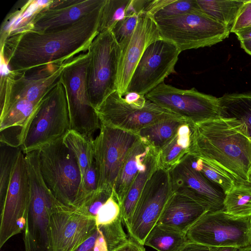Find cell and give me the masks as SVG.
I'll use <instances>...</instances> for the list:
<instances>
[{
    "label": "cell",
    "mask_w": 251,
    "mask_h": 251,
    "mask_svg": "<svg viewBox=\"0 0 251 251\" xmlns=\"http://www.w3.org/2000/svg\"><path fill=\"white\" fill-rule=\"evenodd\" d=\"M97 227L95 217L81 208L60 203L50 218L52 251H74Z\"/></svg>",
    "instance_id": "e0dca14e"
},
{
    "label": "cell",
    "mask_w": 251,
    "mask_h": 251,
    "mask_svg": "<svg viewBox=\"0 0 251 251\" xmlns=\"http://www.w3.org/2000/svg\"><path fill=\"white\" fill-rule=\"evenodd\" d=\"M186 235L190 242L210 247L251 246V217H236L225 210L208 212Z\"/></svg>",
    "instance_id": "30bf717a"
},
{
    "label": "cell",
    "mask_w": 251,
    "mask_h": 251,
    "mask_svg": "<svg viewBox=\"0 0 251 251\" xmlns=\"http://www.w3.org/2000/svg\"><path fill=\"white\" fill-rule=\"evenodd\" d=\"M69 129L65 92L59 79L34 114L21 146L22 150L25 154L37 151L63 137Z\"/></svg>",
    "instance_id": "ba28073f"
},
{
    "label": "cell",
    "mask_w": 251,
    "mask_h": 251,
    "mask_svg": "<svg viewBox=\"0 0 251 251\" xmlns=\"http://www.w3.org/2000/svg\"><path fill=\"white\" fill-rule=\"evenodd\" d=\"M102 6L62 27L43 32L12 31L0 44L1 58L9 71L25 73L50 64H62L86 52L99 33Z\"/></svg>",
    "instance_id": "6da1fadb"
},
{
    "label": "cell",
    "mask_w": 251,
    "mask_h": 251,
    "mask_svg": "<svg viewBox=\"0 0 251 251\" xmlns=\"http://www.w3.org/2000/svg\"><path fill=\"white\" fill-rule=\"evenodd\" d=\"M206 14L230 30L245 0H197Z\"/></svg>",
    "instance_id": "83f0119b"
},
{
    "label": "cell",
    "mask_w": 251,
    "mask_h": 251,
    "mask_svg": "<svg viewBox=\"0 0 251 251\" xmlns=\"http://www.w3.org/2000/svg\"><path fill=\"white\" fill-rule=\"evenodd\" d=\"M249 140L250 141V142H251V137L249 138Z\"/></svg>",
    "instance_id": "bcb514c9"
},
{
    "label": "cell",
    "mask_w": 251,
    "mask_h": 251,
    "mask_svg": "<svg viewBox=\"0 0 251 251\" xmlns=\"http://www.w3.org/2000/svg\"><path fill=\"white\" fill-rule=\"evenodd\" d=\"M21 147L0 142V207L4 201L13 170Z\"/></svg>",
    "instance_id": "d6a6232c"
},
{
    "label": "cell",
    "mask_w": 251,
    "mask_h": 251,
    "mask_svg": "<svg viewBox=\"0 0 251 251\" xmlns=\"http://www.w3.org/2000/svg\"><path fill=\"white\" fill-rule=\"evenodd\" d=\"M66 63L50 64L25 73L8 70L1 78L0 108L20 100L39 104L59 80Z\"/></svg>",
    "instance_id": "9a60e30c"
},
{
    "label": "cell",
    "mask_w": 251,
    "mask_h": 251,
    "mask_svg": "<svg viewBox=\"0 0 251 251\" xmlns=\"http://www.w3.org/2000/svg\"><path fill=\"white\" fill-rule=\"evenodd\" d=\"M234 33L237 35L239 41L251 40V26L240 28Z\"/></svg>",
    "instance_id": "b9f144b4"
},
{
    "label": "cell",
    "mask_w": 251,
    "mask_h": 251,
    "mask_svg": "<svg viewBox=\"0 0 251 251\" xmlns=\"http://www.w3.org/2000/svg\"><path fill=\"white\" fill-rule=\"evenodd\" d=\"M218 99L220 118L230 120L233 126L251 137V92L225 94Z\"/></svg>",
    "instance_id": "7402d4cb"
},
{
    "label": "cell",
    "mask_w": 251,
    "mask_h": 251,
    "mask_svg": "<svg viewBox=\"0 0 251 251\" xmlns=\"http://www.w3.org/2000/svg\"><path fill=\"white\" fill-rule=\"evenodd\" d=\"M145 96L191 123L220 118L218 98L201 93L195 88L181 89L163 82Z\"/></svg>",
    "instance_id": "8fae6325"
},
{
    "label": "cell",
    "mask_w": 251,
    "mask_h": 251,
    "mask_svg": "<svg viewBox=\"0 0 251 251\" xmlns=\"http://www.w3.org/2000/svg\"><path fill=\"white\" fill-rule=\"evenodd\" d=\"M240 248L234 247H213L212 251H240Z\"/></svg>",
    "instance_id": "ee69618b"
},
{
    "label": "cell",
    "mask_w": 251,
    "mask_h": 251,
    "mask_svg": "<svg viewBox=\"0 0 251 251\" xmlns=\"http://www.w3.org/2000/svg\"><path fill=\"white\" fill-rule=\"evenodd\" d=\"M191 166L207 179L220 187L225 194L236 184V181L223 169L207 160L189 154Z\"/></svg>",
    "instance_id": "1f68e13d"
},
{
    "label": "cell",
    "mask_w": 251,
    "mask_h": 251,
    "mask_svg": "<svg viewBox=\"0 0 251 251\" xmlns=\"http://www.w3.org/2000/svg\"><path fill=\"white\" fill-rule=\"evenodd\" d=\"M193 125L185 122L180 126L175 137L158 154L159 167L169 171L189 154L192 144Z\"/></svg>",
    "instance_id": "d4e9b609"
},
{
    "label": "cell",
    "mask_w": 251,
    "mask_h": 251,
    "mask_svg": "<svg viewBox=\"0 0 251 251\" xmlns=\"http://www.w3.org/2000/svg\"><path fill=\"white\" fill-rule=\"evenodd\" d=\"M212 249L213 247L189 241L181 251H212Z\"/></svg>",
    "instance_id": "60d3db41"
},
{
    "label": "cell",
    "mask_w": 251,
    "mask_h": 251,
    "mask_svg": "<svg viewBox=\"0 0 251 251\" xmlns=\"http://www.w3.org/2000/svg\"><path fill=\"white\" fill-rule=\"evenodd\" d=\"M134 14H138L134 0H105L100 13L99 33L111 30L119 21Z\"/></svg>",
    "instance_id": "f546056e"
},
{
    "label": "cell",
    "mask_w": 251,
    "mask_h": 251,
    "mask_svg": "<svg viewBox=\"0 0 251 251\" xmlns=\"http://www.w3.org/2000/svg\"><path fill=\"white\" fill-rule=\"evenodd\" d=\"M62 138L38 150L39 166L46 184L55 197L65 205L75 208L81 176L73 152Z\"/></svg>",
    "instance_id": "5b68a950"
},
{
    "label": "cell",
    "mask_w": 251,
    "mask_h": 251,
    "mask_svg": "<svg viewBox=\"0 0 251 251\" xmlns=\"http://www.w3.org/2000/svg\"><path fill=\"white\" fill-rule=\"evenodd\" d=\"M159 167L158 154L150 148L144 166L138 172L120 205L121 218L126 228L147 182Z\"/></svg>",
    "instance_id": "cb8c5ba5"
},
{
    "label": "cell",
    "mask_w": 251,
    "mask_h": 251,
    "mask_svg": "<svg viewBox=\"0 0 251 251\" xmlns=\"http://www.w3.org/2000/svg\"><path fill=\"white\" fill-rule=\"evenodd\" d=\"M183 119H168L158 122L140 129L136 135L139 139L158 154L175 137Z\"/></svg>",
    "instance_id": "484cf974"
},
{
    "label": "cell",
    "mask_w": 251,
    "mask_h": 251,
    "mask_svg": "<svg viewBox=\"0 0 251 251\" xmlns=\"http://www.w3.org/2000/svg\"><path fill=\"white\" fill-rule=\"evenodd\" d=\"M121 218V207L113 194L99 210L96 217L97 226L111 224Z\"/></svg>",
    "instance_id": "d590c367"
},
{
    "label": "cell",
    "mask_w": 251,
    "mask_h": 251,
    "mask_svg": "<svg viewBox=\"0 0 251 251\" xmlns=\"http://www.w3.org/2000/svg\"><path fill=\"white\" fill-rule=\"evenodd\" d=\"M30 197L25 153L18 157L6 197L0 207V248L25 229Z\"/></svg>",
    "instance_id": "2e32d148"
},
{
    "label": "cell",
    "mask_w": 251,
    "mask_h": 251,
    "mask_svg": "<svg viewBox=\"0 0 251 251\" xmlns=\"http://www.w3.org/2000/svg\"><path fill=\"white\" fill-rule=\"evenodd\" d=\"M189 154L221 168L236 182L251 184V143L221 118L194 124Z\"/></svg>",
    "instance_id": "7a4b0ae2"
},
{
    "label": "cell",
    "mask_w": 251,
    "mask_h": 251,
    "mask_svg": "<svg viewBox=\"0 0 251 251\" xmlns=\"http://www.w3.org/2000/svg\"><path fill=\"white\" fill-rule=\"evenodd\" d=\"M180 52L174 43L163 38L152 42L138 63L126 93L145 96L164 82L176 73L175 67Z\"/></svg>",
    "instance_id": "5bb4252c"
},
{
    "label": "cell",
    "mask_w": 251,
    "mask_h": 251,
    "mask_svg": "<svg viewBox=\"0 0 251 251\" xmlns=\"http://www.w3.org/2000/svg\"><path fill=\"white\" fill-rule=\"evenodd\" d=\"M87 53L86 83L91 103L96 109L117 90L121 49L111 30L99 32Z\"/></svg>",
    "instance_id": "8992f818"
},
{
    "label": "cell",
    "mask_w": 251,
    "mask_h": 251,
    "mask_svg": "<svg viewBox=\"0 0 251 251\" xmlns=\"http://www.w3.org/2000/svg\"><path fill=\"white\" fill-rule=\"evenodd\" d=\"M162 38L152 16L142 13L133 33L121 49L117 90L121 96L126 93L132 74L146 49L152 42Z\"/></svg>",
    "instance_id": "ffe728a7"
},
{
    "label": "cell",
    "mask_w": 251,
    "mask_h": 251,
    "mask_svg": "<svg viewBox=\"0 0 251 251\" xmlns=\"http://www.w3.org/2000/svg\"><path fill=\"white\" fill-rule=\"evenodd\" d=\"M115 251H146V250L144 245L130 237L126 244Z\"/></svg>",
    "instance_id": "ab89813d"
},
{
    "label": "cell",
    "mask_w": 251,
    "mask_h": 251,
    "mask_svg": "<svg viewBox=\"0 0 251 251\" xmlns=\"http://www.w3.org/2000/svg\"><path fill=\"white\" fill-rule=\"evenodd\" d=\"M240 251H251V246L242 248Z\"/></svg>",
    "instance_id": "f6af8a7d"
},
{
    "label": "cell",
    "mask_w": 251,
    "mask_h": 251,
    "mask_svg": "<svg viewBox=\"0 0 251 251\" xmlns=\"http://www.w3.org/2000/svg\"><path fill=\"white\" fill-rule=\"evenodd\" d=\"M87 52L66 63L60 77L65 92L70 128L89 139L100 128V122L90 100L86 83Z\"/></svg>",
    "instance_id": "9c48e42d"
},
{
    "label": "cell",
    "mask_w": 251,
    "mask_h": 251,
    "mask_svg": "<svg viewBox=\"0 0 251 251\" xmlns=\"http://www.w3.org/2000/svg\"><path fill=\"white\" fill-rule=\"evenodd\" d=\"M100 124L136 133L162 120L182 119L135 93L121 96L116 90L96 109Z\"/></svg>",
    "instance_id": "277c9868"
},
{
    "label": "cell",
    "mask_w": 251,
    "mask_h": 251,
    "mask_svg": "<svg viewBox=\"0 0 251 251\" xmlns=\"http://www.w3.org/2000/svg\"><path fill=\"white\" fill-rule=\"evenodd\" d=\"M189 242L186 233L157 224L147 236L144 245L157 251H181Z\"/></svg>",
    "instance_id": "4316f807"
},
{
    "label": "cell",
    "mask_w": 251,
    "mask_h": 251,
    "mask_svg": "<svg viewBox=\"0 0 251 251\" xmlns=\"http://www.w3.org/2000/svg\"><path fill=\"white\" fill-rule=\"evenodd\" d=\"M188 154L168 171L173 192L194 200L208 212L224 210V191L192 167Z\"/></svg>",
    "instance_id": "ac0fdd59"
},
{
    "label": "cell",
    "mask_w": 251,
    "mask_h": 251,
    "mask_svg": "<svg viewBox=\"0 0 251 251\" xmlns=\"http://www.w3.org/2000/svg\"><path fill=\"white\" fill-rule=\"evenodd\" d=\"M112 193L105 190L99 191L98 190L92 197L82 206L78 208L96 218L99 210L110 198Z\"/></svg>",
    "instance_id": "8d00e7d4"
},
{
    "label": "cell",
    "mask_w": 251,
    "mask_h": 251,
    "mask_svg": "<svg viewBox=\"0 0 251 251\" xmlns=\"http://www.w3.org/2000/svg\"><path fill=\"white\" fill-rule=\"evenodd\" d=\"M201 9L197 0H169L152 16L155 21H158Z\"/></svg>",
    "instance_id": "836d02e7"
},
{
    "label": "cell",
    "mask_w": 251,
    "mask_h": 251,
    "mask_svg": "<svg viewBox=\"0 0 251 251\" xmlns=\"http://www.w3.org/2000/svg\"><path fill=\"white\" fill-rule=\"evenodd\" d=\"M138 139L134 133L101 124L100 132L93 140L98 190L113 192L123 163Z\"/></svg>",
    "instance_id": "7c38bea8"
},
{
    "label": "cell",
    "mask_w": 251,
    "mask_h": 251,
    "mask_svg": "<svg viewBox=\"0 0 251 251\" xmlns=\"http://www.w3.org/2000/svg\"><path fill=\"white\" fill-rule=\"evenodd\" d=\"M99 234L100 229L97 226L93 233L74 251H96V243Z\"/></svg>",
    "instance_id": "f35d334b"
},
{
    "label": "cell",
    "mask_w": 251,
    "mask_h": 251,
    "mask_svg": "<svg viewBox=\"0 0 251 251\" xmlns=\"http://www.w3.org/2000/svg\"><path fill=\"white\" fill-rule=\"evenodd\" d=\"M141 14H134L124 17L111 30L121 49L126 45L133 33Z\"/></svg>",
    "instance_id": "e575fe53"
},
{
    "label": "cell",
    "mask_w": 251,
    "mask_h": 251,
    "mask_svg": "<svg viewBox=\"0 0 251 251\" xmlns=\"http://www.w3.org/2000/svg\"><path fill=\"white\" fill-rule=\"evenodd\" d=\"M30 197L24 241L25 251H52L50 218L61 202L46 184L39 168L38 151L25 154Z\"/></svg>",
    "instance_id": "3957f363"
},
{
    "label": "cell",
    "mask_w": 251,
    "mask_h": 251,
    "mask_svg": "<svg viewBox=\"0 0 251 251\" xmlns=\"http://www.w3.org/2000/svg\"><path fill=\"white\" fill-rule=\"evenodd\" d=\"M155 21L162 38L174 43L180 52L211 47L227 38L230 33L201 9Z\"/></svg>",
    "instance_id": "52a82bcc"
},
{
    "label": "cell",
    "mask_w": 251,
    "mask_h": 251,
    "mask_svg": "<svg viewBox=\"0 0 251 251\" xmlns=\"http://www.w3.org/2000/svg\"><path fill=\"white\" fill-rule=\"evenodd\" d=\"M208 210L184 195L174 193L157 224L186 233Z\"/></svg>",
    "instance_id": "44dd1931"
},
{
    "label": "cell",
    "mask_w": 251,
    "mask_h": 251,
    "mask_svg": "<svg viewBox=\"0 0 251 251\" xmlns=\"http://www.w3.org/2000/svg\"><path fill=\"white\" fill-rule=\"evenodd\" d=\"M105 0H51L40 6L14 30H27L43 32L75 22L101 7Z\"/></svg>",
    "instance_id": "d6986e66"
},
{
    "label": "cell",
    "mask_w": 251,
    "mask_h": 251,
    "mask_svg": "<svg viewBox=\"0 0 251 251\" xmlns=\"http://www.w3.org/2000/svg\"><path fill=\"white\" fill-rule=\"evenodd\" d=\"M173 194L169 171L160 167L147 182L127 228L130 237L144 246Z\"/></svg>",
    "instance_id": "4fadbf2b"
},
{
    "label": "cell",
    "mask_w": 251,
    "mask_h": 251,
    "mask_svg": "<svg viewBox=\"0 0 251 251\" xmlns=\"http://www.w3.org/2000/svg\"><path fill=\"white\" fill-rule=\"evenodd\" d=\"M62 139L64 144L73 152L77 160L82 179L87 169L95 161L94 139H89L72 129H69Z\"/></svg>",
    "instance_id": "f1b7e54d"
},
{
    "label": "cell",
    "mask_w": 251,
    "mask_h": 251,
    "mask_svg": "<svg viewBox=\"0 0 251 251\" xmlns=\"http://www.w3.org/2000/svg\"><path fill=\"white\" fill-rule=\"evenodd\" d=\"M150 148L139 139L128 151L113 189V196L121 205L139 171L145 164Z\"/></svg>",
    "instance_id": "603a6c76"
},
{
    "label": "cell",
    "mask_w": 251,
    "mask_h": 251,
    "mask_svg": "<svg viewBox=\"0 0 251 251\" xmlns=\"http://www.w3.org/2000/svg\"><path fill=\"white\" fill-rule=\"evenodd\" d=\"M251 26V0H245L232 27L230 32Z\"/></svg>",
    "instance_id": "74e56055"
},
{
    "label": "cell",
    "mask_w": 251,
    "mask_h": 251,
    "mask_svg": "<svg viewBox=\"0 0 251 251\" xmlns=\"http://www.w3.org/2000/svg\"><path fill=\"white\" fill-rule=\"evenodd\" d=\"M241 47L249 54L251 55V40L240 41Z\"/></svg>",
    "instance_id": "7bdbcfd3"
},
{
    "label": "cell",
    "mask_w": 251,
    "mask_h": 251,
    "mask_svg": "<svg viewBox=\"0 0 251 251\" xmlns=\"http://www.w3.org/2000/svg\"><path fill=\"white\" fill-rule=\"evenodd\" d=\"M224 210L236 217H251V184L237 182L226 194Z\"/></svg>",
    "instance_id": "4dcf8cb0"
}]
</instances>
